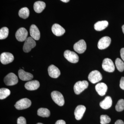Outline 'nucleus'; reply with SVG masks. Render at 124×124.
Returning <instances> with one entry per match:
<instances>
[{"instance_id": "nucleus-33", "label": "nucleus", "mask_w": 124, "mask_h": 124, "mask_svg": "<svg viewBox=\"0 0 124 124\" xmlns=\"http://www.w3.org/2000/svg\"><path fill=\"white\" fill-rule=\"evenodd\" d=\"M55 124H66V123L63 120H58Z\"/></svg>"}, {"instance_id": "nucleus-29", "label": "nucleus", "mask_w": 124, "mask_h": 124, "mask_svg": "<svg viewBox=\"0 0 124 124\" xmlns=\"http://www.w3.org/2000/svg\"><path fill=\"white\" fill-rule=\"evenodd\" d=\"M100 124H107L110 122V118L106 115H102L100 116Z\"/></svg>"}, {"instance_id": "nucleus-25", "label": "nucleus", "mask_w": 124, "mask_h": 124, "mask_svg": "<svg viewBox=\"0 0 124 124\" xmlns=\"http://www.w3.org/2000/svg\"><path fill=\"white\" fill-rule=\"evenodd\" d=\"M10 91L9 89L2 88L0 89V99L3 100L10 95Z\"/></svg>"}, {"instance_id": "nucleus-3", "label": "nucleus", "mask_w": 124, "mask_h": 124, "mask_svg": "<svg viewBox=\"0 0 124 124\" xmlns=\"http://www.w3.org/2000/svg\"><path fill=\"white\" fill-rule=\"evenodd\" d=\"M31 104V100L27 98H23L18 101L15 105V107L17 110H23L29 108Z\"/></svg>"}, {"instance_id": "nucleus-13", "label": "nucleus", "mask_w": 124, "mask_h": 124, "mask_svg": "<svg viewBox=\"0 0 124 124\" xmlns=\"http://www.w3.org/2000/svg\"><path fill=\"white\" fill-rule=\"evenodd\" d=\"M86 110V108L83 105H79L76 108L74 115L76 119L79 120L82 119L85 112Z\"/></svg>"}, {"instance_id": "nucleus-5", "label": "nucleus", "mask_w": 124, "mask_h": 124, "mask_svg": "<svg viewBox=\"0 0 124 124\" xmlns=\"http://www.w3.org/2000/svg\"><path fill=\"white\" fill-rule=\"evenodd\" d=\"M4 82L6 85L12 86L17 84L18 82V80L17 77L14 73H10L5 77Z\"/></svg>"}, {"instance_id": "nucleus-12", "label": "nucleus", "mask_w": 124, "mask_h": 124, "mask_svg": "<svg viewBox=\"0 0 124 124\" xmlns=\"http://www.w3.org/2000/svg\"><path fill=\"white\" fill-rule=\"evenodd\" d=\"M111 42L110 38L108 36L104 37L100 39L98 42V48L101 50L106 49L109 46Z\"/></svg>"}, {"instance_id": "nucleus-2", "label": "nucleus", "mask_w": 124, "mask_h": 124, "mask_svg": "<svg viewBox=\"0 0 124 124\" xmlns=\"http://www.w3.org/2000/svg\"><path fill=\"white\" fill-rule=\"evenodd\" d=\"M51 97L54 102L58 106H62L64 103V100L63 95L60 92L54 91L51 93Z\"/></svg>"}, {"instance_id": "nucleus-26", "label": "nucleus", "mask_w": 124, "mask_h": 124, "mask_svg": "<svg viewBox=\"0 0 124 124\" xmlns=\"http://www.w3.org/2000/svg\"><path fill=\"white\" fill-rule=\"evenodd\" d=\"M8 34V29L6 27L2 28L0 30V39H4L7 38Z\"/></svg>"}, {"instance_id": "nucleus-15", "label": "nucleus", "mask_w": 124, "mask_h": 124, "mask_svg": "<svg viewBox=\"0 0 124 124\" xmlns=\"http://www.w3.org/2000/svg\"><path fill=\"white\" fill-rule=\"evenodd\" d=\"M30 33L31 37L34 40H38L39 39L40 37V31L35 24H32L30 27Z\"/></svg>"}, {"instance_id": "nucleus-18", "label": "nucleus", "mask_w": 124, "mask_h": 124, "mask_svg": "<svg viewBox=\"0 0 124 124\" xmlns=\"http://www.w3.org/2000/svg\"><path fill=\"white\" fill-rule=\"evenodd\" d=\"M51 30L53 33L57 36L63 35L65 32V29L60 25L57 23L53 24Z\"/></svg>"}, {"instance_id": "nucleus-1", "label": "nucleus", "mask_w": 124, "mask_h": 124, "mask_svg": "<svg viewBox=\"0 0 124 124\" xmlns=\"http://www.w3.org/2000/svg\"><path fill=\"white\" fill-rule=\"evenodd\" d=\"M89 84L86 80L79 81L75 84L74 86V90L75 93L79 94L88 86Z\"/></svg>"}, {"instance_id": "nucleus-36", "label": "nucleus", "mask_w": 124, "mask_h": 124, "mask_svg": "<svg viewBox=\"0 0 124 124\" xmlns=\"http://www.w3.org/2000/svg\"><path fill=\"white\" fill-rule=\"evenodd\" d=\"M122 31H123V33H124V25H123V26H122Z\"/></svg>"}, {"instance_id": "nucleus-4", "label": "nucleus", "mask_w": 124, "mask_h": 124, "mask_svg": "<svg viewBox=\"0 0 124 124\" xmlns=\"http://www.w3.org/2000/svg\"><path fill=\"white\" fill-rule=\"evenodd\" d=\"M102 68L104 71L112 72L115 70V66L112 60L108 58L104 59L102 63Z\"/></svg>"}, {"instance_id": "nucleus-27", "label": "nucleus", "mask_w": 124, "mask_h": 124, "mask_svg": "<svg viewBox=\"0 0 124 124\" xmlns=\"http://www.w3.org/2000/svg\"><path fill=\"white\" fill-rule=\"evenodd\" d=\"M116 67L117 70L120 72H122L124 70V63L120 59L117 58L115 61Z\"/></svg>"}, {"instance_id": "nucleus-11", "label": "nucleus", "mask_w": 124, "mask_h": 124, "mask_svg": "<svg viewBox=\"0 0 124 124\" xmlns=\"http://www.w3.org/2000/svg\"><path fill=\"white\" fill-rule=\"evenodd\" d=\"M14 55L9 53H2L0 55V60L2 64H7L11 63L14 60Z\"/></svg>"}, {"instance_id": "nucleus-23", "label": "nucleus", "mask_w": 124, "mask_h": 124, "mask_svg": "<svg viewBox=\"0 0 124 124\" xmlns=\"http://www.w3.org/2000/svg\"><path fill=\"white\" fill-rule=\"evenodd\" d=\"M19 16L20 18L26 19L28 18L29 15V9L27 7H23L20 9L19 11Z\"/></svg>"}, {"instance_id": "nucleus-22", "label": "nucleus", "mask_w": 124, "mask_h": 124, "mask_svg": "<svg viewBox=\"0 0 124 124\" xmlns=\"http://www.w3.org/2000/svg\"><path fill=\"white\" fill-rule=\"evenodd\" d=\"M108 26V23L107 21H99L94 24V28L96 31H101L106 28Z\"/></svg>"}, {"instance_id": "nucleus-24", "label": "nucleus", "mask_w": 124, "mask_h": 124, "mask_svg": "<svg viewBox=\"0 0 124 124\" xmlns=\"http://www.w3.org/2000/svg\"><path fill=\"white\" fill-rule=\"evenodd\" d=\"M38 116L42 117H48L50 116V111L46 108H40L37 111Z\"/></svg>"}, {"instance_id": "nucleus-35", "label": "nucleus", "mask_w": 124, "mask_h": 124, "mask_svg": "<svg viewBox=\"0 0 124 124\" xmlns=\"http://www.w3.org/2000/svg\"><path fill=\"white\" fill-rule=\"evenodd\" d=\"M60 0L62 1V2H69L70 0Z\"/></svg>"}, {"instance_id": "nucleus-34", "label": "nucleus", "mask_w": 124, "mask_h": 124, "mask_svg": "<svg viewBox=\"0 0 124 124\" xmlns=\"http://www.w3.org/2000/svg\"><path fill=\"white\" fill-rule=\"evenodd\" d=\"M115 124H124V123L122 120H118L116 121Z\"/></svg>"}, {"instance_id": "nucleus-7", "label": "nucleus", "mask_w": 124, "mask_h": 124, "mask_svg": "<svg viewBox=\"0 0 124 124\" xmlns=\"http://www.w3.org/2000/svg\"><path fill=\"white\" fill-rule=\"evenodd\" d=\"M64 56L65 58L72 63H76L79 60V56L75 52L69 50L64 51Z\"/></svg>"}, {"instance_id": "nucleus-31", "label": "nucleus", "mask_w": 124, "mask_h": 124, "mask_svg": "<svg viewBox=\"0 0 124 124\" xmlns=\"http://www.w3.org/2000/svg\"><path fill=\"white\" fill-rule=\"evenodd\" d=\"M120 86L121 88L124 90V77H122L120 80Z\"/></svg>"}, {"instance_id": "nucleus-16", "label": "nucleus", "mask_w": 124, "mask_h": 124, "mask_svg": "<svg viewBox=\"0 0 124 124\" xmlns=\"http://www.w3.org/2000/svg\"><path fill=\"white\" fill-rule=\"evenodd\" d=\"M107 86L103 82L98 83L95 86V89L98 94L101 96H104L107 90Z\"/></svg>"}, {"instance_id": "nucleus-17", "label": "nucleus", "mask_w": 124, "mask_h": 124, "mask_svg": "<svg viewBox=\"0 0 124 124\" xmlns=\"http://www.w3.org/2000/svg\"><path fill=\"white\" fill-rule=\"evenodd\" d=\"M39 82L36 80L27 82L24 85L25 88L27 90L33 91L37 89L39 87Z\"/></svg>"}, {"instance_id": "nucleus-10", "label": "nucleus", "mask_w": 124, "mask_h": 124, "mask_svg": "<svg viewBox=\"0 0 124 124\" xmlns=\"http://www.w3.org/2000/svg\"><path fill=\"white\" fill-rule=\"evenodd\" d=\"M86 48V42L84 40H81L75 43L73 46V49L76 52L79 54L84 53Z\"/></svg>"}, {"instance_id": "nucleus-28", "label": "nucleus", "mask_w": 124, "mask_h": 124, "mask_svg": "<svg viewBox=\"0 0 124 124\" xmlns=\"http://www.w3.org/2000/svg\"><path fill=\"white\" fill-rule=\"evenodd\" d=\"M116 110L121 112L124 110V100L121 99L117 102L115 107Z\"/></svg>"}, {"instance_id": "nucleus-9", "label": "nucleus", "mask_w": 124, "mask_h": 124, "mask_svg": "<svg viewBox=\"0 0 124 124\" xmlns=\"http://www.w3.org/2000/svg\"><path fill=\"white\" fill-rule=\"evenodd\" d=\"M28 35V32L24 28H21L18 29L15 34L16 39L18 41L23 42L25 41Z\"/></svg>"}, {"instance_id": "nucleus-6", "label": "nucleus", "mask_w": 124, "mask_h": 124, "mask_svg": "<svg viewBox=\"0 0 124 124\" xmlns=\"http://www.w3.org/2000/svg\"><path fill=\"white\" fill-rule=\"evenodd\" d=\"M102 77L99 71L94 70L91 71L89 74L88 79L90 82L93 84H95L102 79Z\"/></svg>"}, {"instance_id": "nucleus-14", "label": "nucleus", "mask_w": 124, "mask_h": 124, "mask_svg": "<svg viewBox=\"0 0 124 124\" xmlns=\"http://www.w3.org/2000/svg\"><path fill=\"white\" fill-rule=\"evenodd\" d=\"M49 76L54 78H58L60 75V70L54 65H51L48 68Z\"/></svg>"}, {"instance_id": "nucleus-20", "label": "nucleus", "mask_w": 124, "mask_h": 124, "mask_svg": "<svg viewBox=\"0 0 124 124\" xmlns=\"http://www.w3.org/2000/svg\"><path fill=\"white\" fill-rule=\"evenodd\" d=\"M112 104V101L111 98L110 96H107L104 100L100 102V107L104 109H108L111 107Z\"/></svg>"}, {"instance_id": "nucleus-30", "label": "nucleus", "mask_w": 124, "mask_h": 124, "mask_svg": "<svg viewBox=\"0 0 124 124\" xmlns=\"http://www.w3.org/2000/svg\"><path fill=\"white\" fill-rule=\"evenodd\" d=\"M17 123V124H26V121L24 117L20 116L18 118Z\"/></svg>"}, {"instance_id": "nucleus-32", "label": "nucleus", "mask_w": 124, "mask_h": 124, "mask_svg": "<svg viewBox=\"0 0 124 124\" xmlns=\"http://www.w3.org/2000/svg\"><path fill=\"white\" fill-rule=\"evenodd\" d=\"M120 55L122 60L124 62V48H122L121 49Z\"/></svg>"}, {"instance_id": "nucleus-19", "label": "nucleus", "mask_w": 124, "mask_h": 124, "mask_svg": "<svg viewBox=\"0 0 124 124\" xmlns=\"http://www.w3.org/2000/svg\"><path fill=\"white\" fill-rule=\"evenodd\" d=\"M18 76L19 78L23 81H29L32 79L33 76L32 74L25 71L24 70L20 69L18 71Z\"/></svg>"}, {"instance_id": "nucleus-8", "label": "nucleus", "mask_w": 124, "mask_h": 124, "mask_svg": "<svg viewBox=\"0 0 124 124\" xmlns=\"http://www.w3.org/2000/svg\"><path fill=\"white\" fill-rule=\"evenodd\" d=\"M36 46V42L34 39L31 37H29L25 41L23 50L25 53H29Z\"/></svg>"}, {"instance_id": "nucleus-37", "label": "nucleus", "mask_w": 124, "mask_h": 124, "mask_svg": "<svg viewBox=\"0 0 124 124\" xmlns=\"http://www.w3.org/2000/svg\"><path fill=\"white\" fill-rule=\"evenodd\" d=\"M42 124V123H38V124Z\"/></svg>"}, {"instance_id": "nucleus-21", "label": "nucleus", "mask_w": 124, "mask_h": 124, "mask_svg": "<svg viewBox=\"0 0 124 124\" xmlns=\"http://www.w3.org/2000/svg\"><path fill=\"white\" fill-rule=\"evenodd\" d=\"M46 6V4L43 1H36L34 3L33 8L36 13H40L44 9Z\"/></svg>"}]
</instances>
